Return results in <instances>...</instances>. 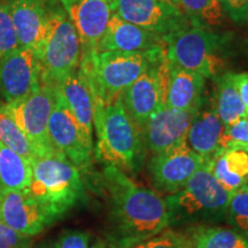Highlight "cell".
I'll use <instances>...</instances> for the list:
<instances>
[{"label": "cell", "mask_w": 248, "mask_h": 248, "mask_svg": "<svg viewBox=\"0 0 248 248\" xmlns=\"http://www.w3.org/2000/svg\"><path fill=\"white\" fill-rule=\"evenodd\" d=\"M108 195V248H129L169 228L164 198L114 166L102 171Z\"/></svg>", "instance_id": "obj_1"}, {"label": "cell", "mask_w": 248, "mask_h": 248, "mask_svg": "<svg viewBox=\"0 0 248 248\" xmlns=\"http://www.w3.org/2000/svg\"><path fill=\"white\" fill-rule=\"evenodd\" d=\"M93 129L97 136L94 156L99 162L132 175L140 171L146 146L140 129L124 107L122 97L109 104L95 101Z\"/></svg>", "instance_id": "obj_2"}, {"label": "cell", "mask_w": 248, "mask_h": 248, "mask_svg": "<svg viewBox=\"0 0 248 248\" xmlns=\"http://www.w3.org/2000/svg\"><path fill=\"white\" fill-rule=\"evenodd\" d=\"M231 195L214 177L207 160L182 190L164 198L169 228L186 229L225 222Z\"/></svg>", "instance_id": "obj_3"}, {"label": "cell", "mask_w": 248, "mask_h": 248, "mask_svg": "<svg viewBox=\"0 0 248 248\" xmlns=\"http://www.w3.org/2000/svg\"><path fill=\"white\" fill-rule=\"evenodd\" d=\"M166 59V47L145 52H93L80 58L79 67L91 83L95 101L109 104L122 94L138 77Z\"/></svg>", "instance_id": "obj_4"}, {"label": "cell", "mask_w": 248, "mask_h": 248, "mask_svg": "<svg viewBox=\"0 0 248 248\" xmlns=\"http://www.w3.org/2000/svg\"><path fill=\"white\" fill-rule=\"evenodd\" d=\"M26 192L59 219L84 195L80 170L59 152L36 157Z\"/></svg>", "instance_id": "obj_5"}, {"label": "cell", "mask_w": 248, "mask_h": 248, "mask_svg": "<svg viewBox=\"0 0 248 248\" xmlns=\"http://www.w3.org/2000/svg\"><path fill=\"white\" fill-rule=\"evenodd\" d=\"M230 37L210 29L190 26L164 37L166 57L171 64L200 74L204 78L221 75Z\"/></svg>", "instance_id": "obj_6"}, {"label": "cell", "mask_w": 248, "mask_h": 248, "mask_svg": "<svg viewBox=\"0 0 248 248\" xmlns=\"http://www.w3.org/2000/svg\"><path fill=\"white\" fill-rule=\"evenodd\" d=\"M42 83L54 86L80 63L82 48L77 32L67 13L55 9L48 14L46 32L40 45Z\"/></svg>", "instance_id": "obj_7"}, {"label": "cell", "mask_w": 248, "mask_h": 248, "mask_svg": "<svg viewBox=\"0 0 248 248\" xmlns=\"http://www.w3.org/2000/svg\"><path fill=\"white\" fill-rule=\"evenodd\" d=\"M55 100V89L42 83L27 98L2 105L36 147L38 156L57 152L48 138V121Z\"/></svg>", "instance_id": "obj_8"}, {"label": "cell", "mask_w": 248, "mask_h": 248, "mask_svg": "<svg viewBox=\"0 0 248 248\" xmlns=\"http://www.w3.org/2000/svg\"><path fill=\"white\" fill-rule=\"evenodd\" d=\"M109 2L111 13L162 38L191 26L182 9L169 0H110Z\"/></svg>", "instance_id": "obj_9"}, {"label": "cell", "mask_w": 248, "mask_h": 248, "mask_svg": "<svg viewBox=\"0 0 248 248\" xmlns=\"http://www.w3.org/2000/svg\"><path fill=\"white\" fill-rule=\"evenodd\" d=\"M169 69L170 63L166 57L148 68L122 94L124 107L140 131L155 111L166 106Z\"/></svg>", "instance_id": "obj_10"}, {"label": "cell", "mask_w": 248, "mask_h": 248, "mask_svg": "<svg viewBox=\"0 0 248 248\" xmlns=\"http://www.w3.org/2000/svg\"><path fill=\"white\" fill-rule=\"evenodd\" d=\"M48 138L54 150L64 155L79 170L91 167L94 155L93 141L86 137L58 93L48 121Z\"/></svg>", "instance_id": "obj_11"}, {"label": "cell", "mask_w": 248, "mask_h": 248, "mask_svg": "<svg viewBox=\"0 0 248 248\" xmlns=\"http://www.w3.org/2000/svg\"><path fill=\"white\" fill-rule=\"evenodd\" d=\"M42 84L38 52L20 47L0 58V95L5 104L22 100Z\"/></svg>", "instance_id": "obj_12"}, {"label": "cell", "mask_w": 248, "mask_h": 248, "mask_svg": "<svg viewBox=\"0 0 248 248\" xmlns=\"http://www.w3.org/2000/svg\"><path fill=\"white\" fill-rule=\"evenodd\" d=\"M206 161L183 142L171 150L153 155L148 162V172L157 191L173 194L184 187Z\"/></svg>", "instance_id": "obj_13"}, {"label": "cell", "mask_w": 248, "mask_h": 248, "mask_svg": "<svg viewBox=\"0 0 248 248\" xmlns=\"http://www.w3.org/2000/svg\"><path fill=\"white\" fill-rule=\"evenodd\" d=\"M0 221L18 233L33 237L57 219L26 191L0 187Z\"/></svg>", "instance_id": "obj_14"}, {"label": "cell", "mask_w": 248, "mask_h": 248, "mask_svg": "<svg viewBox=\"0 0 248 248\" xmlns=\"http://www.w3.org/2000/svg\"><path fill=\"white\" fill-rule=\"evenodd\" d=\"M78 36L82 57L98 51L111 16L109 0H60Z\"/></svg>", "instance_id": "obj_15"}, {"label": "cell", "mask_w": 248, "mask_h": 248, "mask_svg": "<svg viewBox=\"0 0 248 248\" xmlns=\"http://www.w3.org/2000/svg\"><path fill=\"white\" fill-rule=\"evenodd\" d=\"M195 110H178L163 106L152 115L141 129L145 146L160 154L186 142Z\"/></svg>", "instance_id": "obj_16"}, {"label": "cell", "mask_w": 248, "mask_h": 248, "mask_svg": "<svg viewBox=\"0 0 248 248\" xmlns=\"http://www.w3.org/2000/svg\"><path fill=\"white\" fill-rule=\"evenodd\" d=\"M54 89L78 122L86 137L93 141L95 95L84 70L78 66L75 71L60 80Z\"/></svg>", "instance_id": "obj_17"}, {"label": "cell", "mask_w": 248, "mask_h": 248, "mask_svg": "<svg viewBox=\"0 0 248 248\" xmlns=\"http://www.w3.org/2000/svg\"><path fill=\"white\" fill-rule=\"evenodd\" d=\"M157 47H164L162 37L113 13L98 45V52H145Z\"/></svg>", "instance_id": "obj_18"}, {"label": "cell", "mask_w": 248, "mask_h": 248, "mask_svg": "<svg viewBox=\"0 0 248 248\" xmlns=\"http://www.w3.org/2000/svg\"><path fill=\"white\" fill-rule=\"evenodd\" d=\"M224 133L225 125L217 114L215 104H207L203 98L191 122L186 144L203 159L210 160L221 150Z\"/></svg>", "instance_id": "obj_19"}, {"label": "cell", "mask_w": 248, "mask_h": 248, "mask_svg": "<svg viewBox=\"0 0 248 248\" xmlns=\"http://www.w3.org/2000/svg\"><path fill=\"white\" fill-rule=\"evenodd\" d=\"M8 6L18 46L38 52L47 27L44 6L39 0H11Z\"/></svg>", "instance_id": "obj_20"}, {"label": "cell", "mask_w": 248, "mask_h": 248, "mask_svg": "<svg viewBox=\"0 0 248 248\" xmlns=\"http://www.w3.org/2000/svg\"><path fill=\"white\" fill-rule=\"evenodd\" d=\"M204 86L202 75L170 63L166 106L178 110L198 109L203 101Z\"/></svg>", "instance_id": "obj_21"}, {"label": "cell", "mask_w": 248, "mask_h": 248, "mask_svg": "<svg viewBox=\"0 0 248 248\" xmlns=\"http://www.w3.org/2000/svg\"><path fill=\"white\" fill-rule=\"evenodd\" d=\"M193 248H248V235L233 228L197 225L184 229Z\"/></svg>", "instance_id": "obj_22"}, {"label": "cell", "mask_w": 248, "mask_h": 248, "mask_svg": "<svg viewBox=\"0 0 248 248\" xmlns=\"http://www.w3.org/2000/svg\"><path fill=\"white\" fill-rule=\"evenodd\" d=\"M32 178L31 161L0 142V187L26 191Z\"/></svg>", "instance_id": "obj_23"}, {"label": "cell", "mask_w": 248, "mask_h": 248, "mask_svg": "<svg viewBox=\"0 0 248 248\" xmlns=\"http://www.w3.org/2000/svg\"><path fill=\"white\" fill-rule=\"evenodd\" d=\"M216 95L214 104L219 119L225 128L245 117L248 114L241 99L238 94L237 89L231 79V73H224L215 77Z\"/></svg>", "instance_id": "obj_24"}, {"label": "cell", "mask_w": 248, "mask_h": 248, "mask_svg": "<svg viewBox=\"0 0 248 248\" xmlns=\"http://www.w3.org/2000/svg\"><path fill=\"white\" fill-rule=\"evenodd\" d=\"M176 5L188 18L191 26L213 30L225 21V12L219 0H177Z\"/></svg>", "instance_id": "obj_25"}, {"label": "cell", "mask_w": 248, "mask_h": 248, "mask_svg": "<svg viewBox=\"0 0 248 248\" xmlns=\"http://www.w3.org/2000/svg\"><path fill=\"white\" fill-rule=\"evenodd\" d=\"M0 142L31 162L38 157L36 147L2 105H0Z\"/></svg>", "instance_id": "obj_26"}, {"label": "cell", "mask_w": 248, "mask_h": 248, "mask_svg": "<svg viewBox=\"0 0 248 248\" xmlns=\"http://www.w3.org/2000/svg\"><path fill=\"white\" fill-rule=\"evenodd\" d=\"M231 228L248 235V191L239 188L232 193L226 221Z\"/></svg>", "instance_id": "obj_27"}, {"label": "cell", "mask_w": 248, "mask_h": 248, "mask_svg": "<svg viewBox=\"0 0 248 248\" xmlns=\"http://www.w3.org/2000/svg\"><path fill=\"white\" fill-rule=\"evenodd\" d=\"M129 248H193L184 231L167 228L154 237L140 241Z\"/></svg>", "instance_id": "obj_28"}, {"label": "cell", "mask_w": 248, "mask_h": 248, "mask_svg": "<svg viewBox=\"0 0 248 248\" xmlns=\"http://www.w3.org/2000/svg\"><path fill=\"white\" fill-rule=\"evenodd\" d=\"M208 163L210 171H212L214 177L217 179V182H218L225 190L231 192V193L238 191L248 183L247 179L234 175V173H232L230 170L228 169L221 151L217 152L212 159L208 160Z\"/></svg>", "instance_id": "obj_29"}, {"label": "cell", "mask_w": 248, "mask_h": 248, "mask_svg": "<svg viewBox=\"0 0 248 248\" xmlns=\"http://www.w3.org/2000/svg\"><path fill=\"white\" fill-rule=\"evenodd\" d=\"M225 164L232 173L248 181V146L241 144H230L221 148Z\"/></svg>", "instance_id": "obj_30"}, {"label": "cell", "mask_w": 248, "mask_h": 248, "mask_svg": "<svg viewBox=\"0 0 248 248\" xmlns=\"http://www.w3.org/2000/svg\"><path fill=\"white\" fill-rule=\"evenodd\" d=\"M18 47L8 2L0 0V58Z\"/></svg>", "instance_id": "obj_31"}, {"label": "cell", "mask_w": 248, "mask_h": 248, "mask_svg": "<svg viewBox=\"0 0 248 248\" xmlns=\"http://www.w3.org/2000/svg\"><path fill=\"white\" fill-rule=\"evenodd\" d=\"M31 237L18 233L0 221V248H30Z\"/></svg>", "instance_id": "obj_32"}, {"label": "cell", "mask_w": 248, "mask_h": 248, "mask_svg": "<svg viewBox=\"0 0 248 248\" xmlns=\"http://www.w3.org/2000/svg\"><path fill=\"white\" fill-rule=\"evenodd\" d=\"M230 144H241L248 146V117L241 119L225 128L221 148H224Z\"/></svg>", "instance_id": "obj_33"}, {"label": "cell", "mask_w": 248, "mask_h": 248, "mask_svg": "<svg viewBox=\"0 0 248 248\" xmlns=\"http://www.w3.org/2000/svg\"><path fill=\"white\" fill-rule=\"evenodd\" d=\"M225 14L235 23L248 22V0H219Z\"/></svg>", "instance_id": "obj_34"}, {"label": "cell", "mask_w": 248, "mask_h": 248, "mask_svg": "<svg viewBox=\"0 0 248 248\" xmlns=\"http://www.w3.org/2000/svg\"><path fill=\"white\" fill-rule=\"evenodd\" d=\"M231 79L248 114V73H231Z\"/></svg>", "instance_id": "obj_35"}, {"label": "cell", "mask_w": 248, "mask_h": 248, "mask_svg": "<svg viewBox=\"0 0 248 248\" xmlns=\"http://www.w3.org/2000/svg\"><path fill=\"white\" fill-rule=\"evenodd\" d=\"M243 188H245V190H247V191H248V183H247L246 185H244V186H243Z\"/></svg>", "instance_id": "obj_36"}, {"label": "cell", "mask_w": 248, "mask_h": 248, "mask_svg": "<svg viewBox=\"0 0 248 248\" xmlns=\"http://www.w3.org/2000/svg\"><path fill=\"white\" fill-rule=\"evenodd\" d=\"M169 1H171V2H175V4H176V1H177V0H169Z\"/></svg>", "instance_id": "obj_37"}, {"label": "cell", "mask_w": 248, "mask_h": 248, "mask_svg": "<svg viewBox=\"0 0 248 248\" xmlns=\"http://www.w3.org/2000/svg\"><path fill=\"white\" fill-rule=\"evenodd\" d=\"M109 1H110V0H109Z\"/></svg>", "instance_id": "obj_38"}, {"label": "cell", "mask_w": 248, "mask_h": 248, "mask_svg": "<svg viewBox=\"0 0 248 248\" xmlns=\"http://www.w3.org/2000/svg\"><path fill=\"white\" fill-rule=\"evenodd\" d=\"M247 23H248V22H247Z\"/></svg>", "instance_id": "obj_39"}]
</instances>
